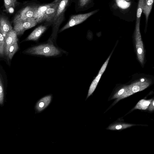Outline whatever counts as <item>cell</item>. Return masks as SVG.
Returning a JSON list of instances; mask_svg holds the SVG:
<instances>
[{"label":"cell","instance_id":"9c48e42d","mask_svg":"<svg viewBox=\"0 0 154 154\" xmlns=\"http://www.w3.org/2000/svg\"><path fill=\"white\" fill-rule=\"evenodd\" d=\"M60 1L61 0H55L54 4L46 10L42 19L41 22L44 20L48 22L53 21Z\"/></svg>","mask_w":154,"mask_h":154},{"label":"cell","instance_id":"5b68a950","mask_svg":"<svg viewBox=\"0 0 154 154\" xmlns=\"http://www.w3.org/2000/svg\"><path fill=\"white\" fill-rule=\"evenodd\" d=\"M13 22L14 29L18 35H22L26 30L35 26L37 23L33 17L29 18L25 20Z\"/></svg>","mask_w":154,"mask_h":154},{"label":"cell","instance_id":"484cf974","mask_svg":"<svg viewBox=\"0 0 154 154\" xmlns=\"http://www.w3.org/2000/svg\"><path fill=\"white\" fill-rule=\"evenodd\" d=\"M148 110L150 111L154 110V100L151 102L149 107Z\"/></svg>","mask_w":154,"mask_h":154},{"label":"cell","instance_id":"7a4b0ae2","mask_svg":"<svg viewBox=\"0 0 154 154\" xmlns=\"http://www.w3.org/2000/svg\"><path fill=\"white\" fill-rule=\"evenodd\" d=\"M140 81L126 86L124 93L116 100V103L120 100L127 97L137 92L142 91L148 87L151 82L147 79H142Z\"/></svg>","mask_w":154,"mask_h":154},{"label":"cell","instance_id":"52a82bcc","mask_svg":"<svg viewBox=\"0 0 154 154\" xmlns=\"http://www.w3.org/2000/svg\"><path fill=\"white\" fill-rule=\"evenodd\" d=\"M38 7L27 6L20 11L15 17L13 22L24 20L28 18L33 17Z\"/></svg>","mask_w":154,"mask_h":154},{"label":"cell","instance_id":"8fae6325","mask_svg":"<svg viewBox=\"0 0 154 154\" xmlns=\"http://www.w3.org/2000/svg\"><path fill=\"white\" fill-rule=\"evenodd\" d=\"M17 35L16 31L14 29H12L7 34L4 38V54H5L11 46L17 42L18 40Z\"/></svg>","mask_w":154,"mask_h":154},{"label":"cell","instance_id":"d6986e66","mask_svg":"<svg viewBox=\"0 0 154 154\" xmlns=\"http://www.w3.org/2000/svg\"><path fill=\"white\" fill-rule=\"evenodd\" d=\"M134 125L125 123L115 124L110 125L107 128V129L112 130H122Z\"/></svg>","mask_w":154,"mask_h":154},{"label":"cell","instance_id":"ffe728a7","mask_svg":"<svg viewBox=\"0 0 154 154\" xmlns=\"http://www.w3.org/2000/svg\"><path fill=\"white\" fill-rule=\"evenodd\" d=\"M19 48L17 42L11 46L5 54L9 59H11Z\"/></svg>","mask_w":154,"mask_h":154},{"label":"cell","instance_id":"5bb4252c","mask_svg":"<svg viewBox=\"0 0 154 154\" xmlns=\"http://www.w3.org/2000/svg\"><path fill=\"white\" fill-rule=\"evenodd\" d=\"M46 29L45 26H40L34 29L28 37L26 40H37Z\"/></svg>","mask_w":154,"mask_h":154},{"label":"cell","instance_id":"ac0fdd59","mask_svg":"<svg viewBox=\"0 0 154 154\" xmlns=\"http://www.w3.org/2000/svg\"><path fill=\"white\" fill-rule=\"evenodd\" d=\"M153 2L154 0H145V4L143 11L146 16V22L151 12Z\"/></svg>","mask_w":154,"mask_h":154},{"label":"cell","instance_id":"30bf717a","mask_svg":"<svg viewBox=\"0 0 154 154\" xmlns=\"http://www.w3.org/2000/svg\"><path fill=\"white\" fill-rule=\"evenodd\" d=\"M94 0H73L76 12L87 10L93 7Z\"/></svg>","mask_w":154,"mask_h":154},{"label":"cell","instance_id":"e0dca14e","mask_svg":"<svg viewBox=\"0 0 154 154\" xmlns=\"http://www.w3.org/2000/svg\"><path fill=\"white\" fill-rule=\"evenodd\" d=\"M152 100V99L149 100L142 99L138 102L134 109H146L148 108Z\"/></svg>","mask_w":154,"mask_h":154},{"label":"cell","instance_id":"44dd1931","mask_svg":"<svg viewBox=\"0 0 154 154\" xmlns=\"http://www.w3.org/2000/svg\"><path fill=\"white\" fill-rule=\"evenodd\" d=\"M145 4V0H139L137 13V19H140Z\"/></svg>","mask_w":154,"mask_h":154},{"label":"cell","instance_id":"6da1fadb","mask_svg":"<svg viewBox=\"0 0 154 154\" xmlns=\"http://www.w3.org/2000/svg\"><path fill=\"white\" fill-rule=\"evenodd\" d=\"M26 52L32 54L46 56H56L60 53V51L53 45L49 44L33 47L28 49Z\"/></svg>","mask_w":154,"mask_h":154},{"label":"cell","instance_id":"ba28073f","mask_svg":"<svg viewBox=\"0 0 154 154\" xmlns=\"http://www.w3.org/2000/svg\"><path fill=\"white\" fill-rule=\"evenodd\" d=\"M111 55V54L103 64L97 76L91 83L88 90L87 98H88L93 93L95 89L101 75H102L106 68Z\"/></svg>","mask_w":154,"mask_h":154},{"label":"cell","instance_id":"8992f818","mask_svg":"<svg viewBox=\"0 0 154 154\" xmlns=\"http://www.w3.org/2000/svg\"><path fill=\"white\" fill-rule=\"evenodd\" d=\"M73 2V0H61L53 21L55 25L58 26L61 23L63 19L64 13L66 8Z\"/></svg>","mask_w":154,"mask_h":154},{"label":"cell","instance_id":"4fadbf2b","mask_svg":"<svg viewBox=\"0 0 154 154\" xmlns=\"http://www.w3.org/2000/svg\"><path fill=\"white\" fill-rule=\"evenodd\" d=\"M55 1L51 3L38 7L33 16L37 23L41 22V20L47 9L54 3Z\"/></svg>","mask_w":154,"mask_h":154},{"label":"cell","instance_id":"d4e9b609","mask_svg":"<svg viewBox=\"0 0 154 154\" xmlns=\"http://www.w3.org/2000/svg\"><path fill=\"white\" fill-rule=\"evenodd\" d=\"M4 99L3 88L1 79L0 80V103L2 105Z\"/></svg>","mask_w":154,"mask_h":154},{"label":"cell","instance_id":"cb8c5ba5","mask_svg":"<svg viewBox=\"0 0 154 154\" xmlns=\"http://www.w3.org/2000/svg\"><path fill=\"white\" fill-rule=\"evenodd\" d=\"M126 88V86H125L121 88L115 94L112 98V99H117L125 91Z\"/></svg>","mask_w":154,"mask_h":154},{"label":"cell","instance_id":"4316f807","mask_svg":"<svg viewBox=\"0 0 154 154\" xmlns=\"http://www.w3.org/2000/svg\"><path fill=\"white\" fill-rule=\"evenodd\" d=\"M125 0L127 1H129L130 0Z\"/></svg>","mask_w":154,"mask_h":154},{"label":"cell","instance_id":"3957f363","mask_svg":"<svg viewBox=\"0 0 154 154\" xmlns=\"http://www.w3.org/2000/svg\"><path fill=\"white\" fill-rule=\"evenodd\" d=\"M99 10V9H96L86 13L71 15L68 22L60 29V31L62 32L70 27L82 23L90 17L97 13Z\"/></svg>","mask_w":154,"mask_h":154},{"label":"cell","instance_id":"9a60e30c","mask_svg":"<svg viewBox=\"0 0 154 154\" xmlns=\"http://www.w3.org/2000/svg\"><path fill=\"white\" fill-rule=\"evenodd\" d=\"M51 99V96L48 95L40 99L37 103L35 106V108L37 111L39 112L44 109L49 104Z\"/></svg>","mask_w":154,"mask_h":154},{"label":"cell","instance_id":"7c38bea8","mask_svg":"<svg viewBox=\"0 0 154 154\" xmlns=\"http://www.w3.org/2000/svg\"><path fill=\"white\" fill-rule=\"evenodd\" d=\"M12 29V27L7 18L1 15L0 18V32L4 38Z\"/></svg>","mask_w":154,"mask_h":154},{"label":"cell","instance_id":"2e32d148","mask_svg":"<svg viewBox=\"0 0 154 154\" xmlns=\"http://www.w3.org/2000/svg\"><path fill=\"white\" fill-rule=\"evenodd\" d=\"M111 5L112 9L118 8L125 9L128 8L131 5V2H128L125 0H113Z\"/></svg>","mask_w":154,"mask_h":154},{"label":"cell","instance_id":"7402d4cb","mask_svg":"<svg viewBox=\"0 0 154 154\" xmlns=\"http://www.w3.org/2000/svg\"><path fill=\"white\" fill-rule=\"evenodd\" d=\"M5 6L7 11L12 8H14L17 5L16 0H4Z\"/></svg>","mask_w":154,"mask_h":154},{"label":"cell","instance_id":"277c9868","mask_svg":"<svg viewBox=\"0 0 154 154\" xmlns=\"http://www.w3.org/2000/svg\"><path fill=\"white\" fill-rule=\"evenodd\" d=\"M140 19H137L135 30V38L138 59L143 65L144 59L143 44L140 30Z\"/></svg>","mask_w":154,"mask_h":154},{"label":"cell","instance_id":"603a6c76","mask_svg":"<svg viewBox=\"0 0 154 154\" xmlns=\"http://www.w3.org/2000/svg\"><path fill=\"white\" fill-rule=\"evenodd\" d=\"M5 39L1 33H0V55L2 57L4 54Z\"/></svg>","mask_w":154,"mask_h":154}]
</instances>
